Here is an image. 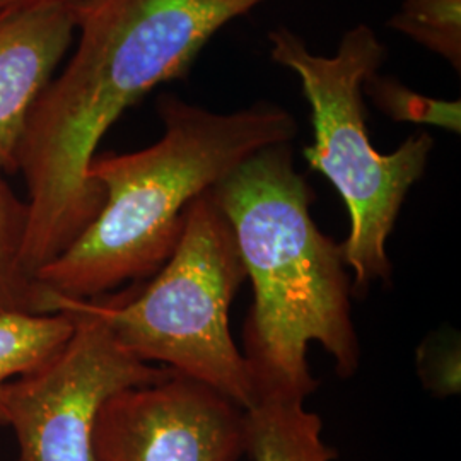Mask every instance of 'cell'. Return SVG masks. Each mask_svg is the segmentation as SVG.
<instances>
[{
  "label": "cell",
  "mask_w": 461,
  "mask_h": 461,
  "mask_svg": "<svg viewBox=\"0 0 461 461\" xmlns=\"http://www.w3.org/2000/svg\"><path fill=\"white\" fill-rule=\"evenodd\" d=\"M268 0H77L76 49L28 120L17 173L28 186L21 262L36 274L98 215L89 176L101 139L159 84L182 77L228 23Z\"/></svg>",
  "instance_id": "cell-1"
},
{
  "label": "cell",
  "mask_w": 461,
  "mask_h": 461,
  "mask_svg": "<svg viewBox=\"0 0 461 461\" xmlns=\"http://www.w3.org/2000/svg\"><path fill=\"white\" fill-rule=\"evenodd\" d=\"M228 219L255 301L243 330L245 359L264 400L304 402L318 381L308 347L318 342L342 378L361 348L352 323L344 251L314 224V195L291 142L257 150L209 190Z\"/></svg>",
  "instance_id": "cell-2"
},
{
  "label": "cell",
  "mask_w": 461,
  "mask_h": 461,
  "mask_svg": "<svg viewBox=\"0 0 461 461\" xmlns=\"http://www.w3.org/2000/svg\"><path fill=\"white\" fill-rule=\"evenodd\" d=\"M163 135L127 154H101L89 167L104 202L81 236L43 267L38 284L60 301H95L152 277L169 258L186 207L257 150L293 142L297 122L260 101L215 113L176 96L159 98Z\"/></svg>",
  "instance_id": "cell-3"
},
{
  "label": "cell",
  "mask_w": 461,
  "mask_h": 461,
  "mask_svg": "<svg viewBox=\"0 0 461 461\" xmlns=\"http://www.w3.org/2000/svg\"><path fill=\"white\" fill-rule=\"evenodd\" d=\"M268 40L272 60L296 74L312 106L314 142L303 156L335 186L348 209L350 232L340 247L354 276L352 294H359L373 282L392 277L386 243L411 188L428 169L434 140L428 132L415 133L392 154L373 146L363 87L388 53L371 26L350 28L331 57L314 55L299 34L284 26L272 30Z\"/></svg>",
  "instance_id": "cell-4"
},
{
  "label": "cell",
  "mask_w": 461,
  "mask_h": 461,
  "mask_svg": "<svg viewBox=\"0 0 461 461\" xmlns=\"http://www.w3.org/2000/svg\"><path fill=\"white\" fill-rule=\"evenodd\" d=\"M245 279L230 222L207 192L186 207L176 247L137 296L93 304L135 357L200 381L247 412L258 392L230 329Z\"/></svg>",
  "instance_id": "cell-5"
},
{
  "label": "cell",
  "mask_w": 461,
  "mask_h": 461,
  "mask_svg": "<svg viewBox=\"0 0 461 461\" xmlns=\"http://www.w3.org/2000/svg\"><path fill=\"white\" fill-rule=\"evenodd\" d=\"M59 312L76 323L66 346L2 393L0 424L16 434L17 461H98L93 434L104 402L175 373L122 346L93 301H60Z\"/></svg>",
  "instance_id": "cell-6"
},
{
  "label": "cell",
  "mask_w": 461,
  "mask_h": 461,
  "mask_svg": "<svg viewBox=\"0 0 461 461\" xmlns=\"http://www.w3.org/2000/svg\"><path fill=\"white\" fill-rule=\"evenodd\" d=\"M93 446L98 461H240L247 455V412L175 371L106 400Z\"/></svg>",
  "instance_id": "cell-7"
},
{
  "label": "cell",
  "mask_w": 461,
  "mask_h": 461,
  "mask_svg": "<svg viewBox=\"0 0 461 461\" xmlns=\"http://www.w3.org/2000/svg\"><path fill=\"white\" fill-rule=\"evenodd\" d=\"M76 32V2L43 0L0 11V167L5 173H17L28 120Z\"/></svg>",
  "instance_id": "cell-8"
},
{
  "label": "cell",
  "mask_w": 461,
  "mask_h": 461,
  "mask_svg": "<svg viewBox=\"0 0 461 461\" xmlns=\"http://www.w3.org/2000/svg\"><path fill=\"white\" fill-rule=\"evenodd\" d=\"M320 415L304 402L264 400L247 411V455L253 461H333Z\"/></svg>",
  "instance_id": "cell-9"
},
{
  "label": "cell",
  "mask_w": 461,
  "mask_h": 461,
  "mask_svg": "<svg viewBox=\"0 0 461 461\" xmlns=\"http://www.w3.org/2000/svg\"><path fill=\"white\" fill-rule=\"evenodd\" d=\"M4 173L0 167V314L57 313V297L23 268L28 203L17 197Z\"/></svg>",
  "instance_id": "cell-10"
},
{
  "label": "cell",
  "mask_w": 461,
  "mask_h": 461,
  "mask_svg": "<svg viewBox=\"0 0 461 461\" xmlns=\"http://www.w3.org/2000/svg\"><path fill=\"white\" fill-rule=\"evenodd\" d=\"M74 325L68 312L0 314V405L5 384L59 352L70 339Z\"/></svg>",
  "instance_id": "cell-11"
},
{
  "label": "cell",
  "mask_w": 461,
  "mask_h": 461,
  "mask_svg": "<svg viewBox=\"0 0 461 461\" xmlns=\"http://www.w3.org/2000/svg\"><path fill=\"white\" fill-rule=\"evenodd\" d=\"M388 28L461 70V0H403Z\"/></svg>",
  "instance_id": "cell-12"
},
{
  "label": "cell",
  "mask_w": 461,
  "mask_h": 461,
  "mask_svg": "<svg viewBox=\"0 0 461 461\" xmlns=\"http://www.w3.org/2000/svg\"><path fill=\"white\" fill-rule=\"evenodd\" d=\"M363 91L373 99L379 112L393 122L432 125L447 132H461L460 99L446 101L424 96L379 72L366 79Z\"/></svg>",
  "instance_id": "cell-13"
},
{
  "label": "cell",
  "mask_w": 461,
  "mask_h": 461,
  "mask_svg": "<svg viewBox=\"0 0 461 461\" xmlns=\"http://www.w3.org/2000/svg\"><path fill=\"white\" fill-rule=\"evenodd\" d=\"M30 2H43V0H0V11L11 5H19V4H30ZM47 2V0H45ZM59 2H77V0H59Z\"/></svg>",
  "instance_id": "cell-14"
}]
</instances>
